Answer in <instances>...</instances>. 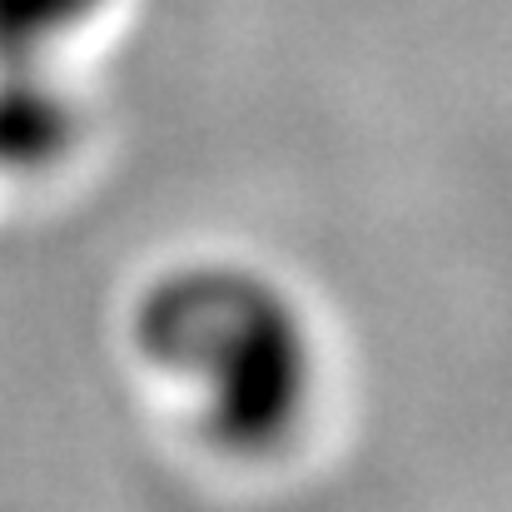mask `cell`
I'll return each mask as SVG.
<instances>
[{
  "label": "cell",
  "mask_w": 512,
  "mask_h": 512,
  "mask_svg": "<svg viewBox=\"0 0 512 512\" xmlns=\"http://www.w3.org/2000/svg\"><path fill=\"white\" fill-rule=\"evenodd\" d=\"M135 353L170 378L219 458H284L319 408V334L294 289L239 259H184L130 309Z\"/></svg>",
  "instance_id": "obj_1"
},
{
  "label": "cell",
  "mask_w": 512,
  "mask_h": 512,
  "mask_svg": "<svg viewBox=\"0 0 512 512\" xmlns=\"http://www.w3.org/2000/svg\"><path fill=\"white\" fill-rule=\"evenodd\" d=\"M80 140V105L50 60H0V174L55 170Z\"/></svg>",
  "instance_id": "obj_2"
},
{
  "label": "cell",
  "mask_w": 512,
  "mask_h": 512,
  "mask_svg": "<svg viewBox=\"0 0 512 512\" xmlns=\"http://www.w3.org/2000/svg\"><path fill=\"white\" fill-rule=\"evenodd\" d=\"M110 0H0V60H50Z\"/></svg>",
  "instance_id": "obj_3"
}]
</instances>
